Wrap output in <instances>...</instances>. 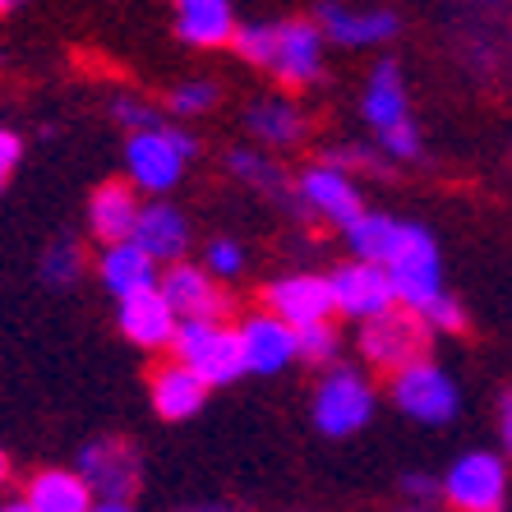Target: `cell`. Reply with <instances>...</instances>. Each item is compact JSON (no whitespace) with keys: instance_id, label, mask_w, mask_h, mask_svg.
I'll use <instances>...</instances> for the list:
<instances>
[{"instance_id":"30","label":"cell","mask_w":512,"mask_h":512,"mask_svg":"<svg viewBox=\"0 0 512 512\" xmlns=\"http://www.w3.org/2000/svg\"><path fill=\"white\" fill-rule=\"evenodd\" d=\"M379 143H383V153L397 157V162H411V157H420V134H416V125H411V116L397 120V125H383Z\"/></svg>"},{"instance_id":"38","label":"cell","mask_w":512,"mask_h":512,"mask_svg":"<svg viewBox=\"0 0 512 512\" xmlns=\"http://www.w3.org/2000/svg\"><path fill=\"white\" fill-rule=\"evenodd\" d=\"M10 480V462H5V453H0V485Z\"/></svg>"},{"instance_id":"2","label":"cell","mask_w":512,"mask_h":512,"mask_svg":"<svg viewBox=\"0 0 512 512\" xmlns=\"http://www.w3.org/2000/svg\"><path fill=\"white\" fill-rule=\"evenodd\" d=\"M176 360H185L208 388L240 379L245 374V346H240V328H227L222 319H180L176 337H171Z\"/></svg>"},{"instance_id":"16","label":"cell","mask_w":512,"mask_h":512,"mask_svg":"<svg viewBox=\"0 0 512 512\" xmlns=\"http://www.w3.org/2000/svg\"><path fill=\"white\" fill-rule=\"evenodd\" d=\"M319 28L337 47H379L397 37L393 10H351V5H319Z\"/></svg>"},{"instance_id":"6","label":"cell","mask_w":512,"mask_h":512,"mask_svg":"<svg viewBox=\"0 0 512 512\" xmlns=\"http://www.w3.org/2000/svg\"><path fill=\"white\" fill-rule=\"evenodd\" d=\"M388 277H393V296L397 305H411V310H425L429 300L443 291V263H439V245L434 236L406 222V236L397 245V254L388 263Z\"/></svg>"},{"instance_id":"20","label":"cell","mask_w":512,"mask_h":512,"mask_svg":"<svg viewBox=\"0 0 512 512\" xmlns=\"http://www.w3.org/2000/svg\"><path fill=\"white\" fill-rule=\"evenodd\" d=\"M139 208L143 203L134 199L130 185L111 180V185H102V190L93 194V203H88V227H93V236L102 240V245H111V240H130L134 227H139Z\"/></svg>"},{"instance_id":"19","label":"cell","mask_w":512,"mask_h":512,"mask_svg":"<svg viewBox=\"0 0 512 512\" xmlns=\"http://www.w3.org/2000/svg\"><path fill=\"white\" fill-rule=\"evenodd\" d=\"M97 273H102V286H107L111 296H130L139 286H157V259L134 236L111 240L102 263H97Z\"/></svg>"},{"instance_id":"9","label":"cell","mask_w":512,"mask_h":512,"mask_svg":"<svg viewBox=\"0 0 512 512\" xmlns=\"http://www.w3.org/2000/svg\"><path fill=\"white\" fill-rule=\"evenodd\" d=\"M374 416V388L356 370H333L314 393V420L328 439H346Z\"/></svg>"},{"instance_id":"21","label":"cell","mask_w":512,"mask_h":512,"mask_svg":"<svg viewBox=\"0 0 512 512\" xmlns=\"http://www.w3.org/2000/svg\"><path fill=\"white\" fill-rule=\"evenodd\" d=\"M93 508V489L84 485L79 471H37L28 480L24 512H88Z\"/></svg>"},{"instance_id":"25","label":"cell","mask_w":512,"mask_h":512,"mask_svg":"<svg viewBox=\"0 0 512 512\" xmlns=\"http://www.w3.org/2000/svg\"><path fill=\"white\" fill-rule=\"evenodd\" d=\"M231 171H236L245 185H254L259 194L282 199L286 208H305V203H300V194H296V185L286 180V171L277 167V162H268V157L250 153V148H236V153H231Z\"/></svg>"},{"instance_id":"17","label":"cell","mask_w":512,"mask_h":512,"mask_svg":"<svg viewBox=\"0 0 512 512\" xmlns=\"http://www.w3.org/2000/svg\"><path fill=\"white\" fill-rule=\"evenodd\" d=\"M176 33L203 51L231 47V37H236L231 0H176Z\"/></svg>"},{"instance_id":"13","label":"cell","mask_w":512,"mask_h":512,"mask_svg":"<svg viewBox=\"0 0 512 512\" xmlns=\"http://www.w3.org/2000/svg\"><path fill=\"white\" fill-rule=\"evenodd\" d=\"M240 346H245V374H277L286 360H296V328L282 314H254L240 323Z\"/></svg>"},{"instance_id":"18","label":"cell","mask_w":512,"mask_h":512,"mask_svg":"<svg viewBox=\"0 0 512 512\" xmlns=\"http://www.w3.org/2000/svg\"><path fill=\"white\" fill-rule=\"evenodd\" d=\"M134 240H139L157 263H176L190 250V222H185V213H176L171 203H148V208H139Z\"/></svg>"},{"instance_id":"10","label":"cell","mask_w":512,"mask_h":512,"mask_svg":"<svg viewBox=\"0 0 512 512\" xmlns=\"http://www.w3.org/2000/svg\"><path fill=\"white\" fill-rule=\"evenodd\" d=\"M328 282H333L337 314H351V319H374V314H383L388 305H397L393 277H388L383 263L356 259V263H346V268H337Z\"/></svg>"},{"instance_id":"8","label":"cell","mask_w":512,"mask_h":512,"mask_svg":"<svg viewBox=\"0 0 512 512\" xmlns=\"http://www.w3.org/2000/svg\"><path fill=\"white\" fill-rule=\"evenodd\" d=\"M443 499L462 512H494L508 499V466L499 453H462L443 476Z\"/></svg>"},{"instance_id":"33","label":"cell","mask_w":512,"mask_h":512,"mask_svg":"<svg viewBox=\"0 0 512 512\" xmlns=\"http://www.w3.org/2000/svg\"><path fill=\"white\" fill-rule=\"evenodd\" d=\"M240 268H245V250L236 240H213L208 245V273L213 277H236Z\"/></svg>"},{"instance_id":"15","label":"cell","mask_w":512,"mask_h":512,"mask_svg":"<svg viewBox=\"0 0 512 512\" xmlns=\"http://www.w3.org/2000/svg\"><path fill=\"white\" fill-rule=\"evenodd\" d=\"M268 305H273V314H282L291 328L314 323V319H328V314L337 310L333 305V282H328V277H310V273H296V277L273 282L268 286Z\"/></svg>"},{"instance_id":"22","label":"cell","mask_w":512,"mask_h":512,"mask_svg":"<svg viewBox=\"0 0 512 512\" xmlns=\"http://www.w3.org/2000/svg\"><path fill=\"white\" fill-rule=\"evenodd\" d=\"M203 397H208V383H203L185 360H171V365H162V370L153 374V406L162 420L194 416L203 406Z\"/></svg>"},{"instance_id":"4","label":"cell","mask_w":512,"mask_h":512,"mask_svg":"<svg viewBox=\"0 0 512 512\" xmlns=\"http://www.w3.org/2000/svg\"><path fill=\"white\" fill-rule=\"evenodd\" d=\"M425 346H429V323L411 305H388L374 319H360V351L379 370H402V365L425 356Z\"/></svg>"},{"instance_id":"11","label":"cell","mask_w":512,"mask_h":512,"mask_svg":"<svg viewBox=\"0 0 512 512\" xmlns=\"http://www.w3.org/2000/svg\"><path fill=\"white\" fill-rule=\"evenodd\" d=\"M296 194H300V203H305V213L328 217L333 227H346V222H356V217L365 213V199H360L356 180L346 176L342 167H333V162L305 171Z\"/></svg>"},{"instance_id":"28","label":"cell","mask_w":512,"mask_h":512,"mask_svg":"<svg viewBox=\"0 0 512 512\" xmlns=\"http://www.w3.org/2000/svg\"><path fill=\"white\" fill-rule=\"evenodd\" d=\"M296 356L300 360H314V365L333 360L337 356V328L328 319L300 323V328H296Z\"/></svg>"},{"instance_id":"12","label":"cell","mask_w":512,"mask_h":512,"mask_svg":"<svg viewBox=\"0 0 512 512\" xmlns=\"http://www.w3.org/2000/svg\"><path fill=\"white\" fill-rule=\"evenodd\" d=\"M116 300H120L116 323L134 346H148V351H153V346H171L180 314L171 310V300L162 296V286H139V291L116 296Z\"/></svg>"},{"instance_id":"35","label":"cell","mask_w":512,"mask_h":512,"mask_svg":"<svg viewBox=\"0 0 512 512\" xmlns=\"http://www.w3.org/2000/svg\"><path fill=\"white\" fill-rule=\"evenodd\" d=\"M402 494L411 503H443V480L425 476V471H411V476H402Z\"/></svg>"},{"instance_id":"26","label":"cell","mask_w":512,"mask_h":512,"mask_svg":"<svg viewBox=\"0 0 512 512\" xmlns=\"http://www.w3.org/2000/svg\"><path fill=\"white\" fill-rule=\"evenodd\" d=\"M250 130L259 134L263 143L286 148V143L305 139V116H300L291 102H259V107L250 111Z\"/></svg>"},{"instance_id":"34","label":"cell","mask_w":512,"mask_h":512,"mask_svg":"<svg viewBox=\"0 0 512 512\" xmlns=\"http://www.w3.org/2000/svg\"><path fill=\"white\" fill-rule=\"evenodd\" d=\"M116 120H125L130 130H157V125H167V120L157 116V107H148V102H134V97H116Z\"/></svg>"},{"instance_id":"3","label":"cell","mask_w":512,"mask_h":512,"mask_svg":"<svg viewBox=\"0 0 512 512\" xmlns=\"http://www.w3.org/2000/svg\"><path fill=\"white\" fill-rule=\"evenodd\" d=\"M79 476L93 489V508L125 512L134 503L143 466H139V453H134L125 439H93L84 453H79Z\"/></svg>"},{"instance_id":"31","label":"cell","mask_w":512,"mask_h":512,"mask_svg":"<svg viewBox=\"0 0 512 512\" xmlns=\"http://www.w3.org/2000/svg\"><path fill=\"white\" fill-rule=\"evenodd\" d=\"M420 314H425V323L434 328V333H462V328H466L462 305H457L453 296H443V291H439L434 300H429V305H425Z\"/></svg>"},{"instance_id":"39","label":"cell","mask_w":512,"mask_h":512,"mask_svg":"<svg viewBox=\"0 0 512 512\" xmlns=\"http://www.w3.org/2000/svg\"><path fill=\"white\" fill-rule=\"evenodd\" d=\"M10 5H14V0H0V14H5V10H10Z\"/></svg>"},{"instance_id":"7","label":"cell","mask_w":512,"mask_h":512,"mask_svg":"<svg viewBox=\"0 0 512 512\" xmlns=\"http://www.w3.org/2000/svg\"><path fill=\"white\" fill-rule=\"evenodd\" d=\"M393 402L420 425H448L457 416V383L420 356L393 370Z\"/></svg>"},{"instance_id":"29","label":"cell","mask_w":512,"mask_h":512,"mask_svg":"<svg viewBox=\"0 0 512 512\" xmlns=\"http://www.w3.org/2000/svg\"><path fill=\"white\" fill-rule=\"evenodd\" d=\"M208 107H217V84H208V79H190V84H180L171 93V111L176 116H203Z\"/></svg>"},{"instance_id":"27","label":"cell","mask_w":512,"mask_h":512,"mask_svg":"<svg viewBox=\"0 0 512 512\" xmlns=\"http://www.w3.org/2000/svg\"><path fill=\"white\" fill-rule=\"evenodd\" d=\"M84 273V254L74 240H56L47 254H42V282L47 286H74Z\"/></svg>"},{"instance_id":"1","label":"cell","mask_w":512,"mask_h":512,"mask_svg":"<svg viewBox=\"0 0 512 512\" xmlns=\"http://www.w3.org/2000/svg\"><path fill=\"white\" fill-rule=\"evenodd\" d=\"M240 60L273 70L282 84H314L323 74V28L319 24H245L231 37Z\"/></svg>"},{"instance_id":"23","label":"cell","mask_w":512,"mask_h":512,"mask_svg":"<svg viewBox=\"0 0 512 512\" xmlns=\"http://www.w3.org/2000/svg\"><path fill=\"white\" fill-rule=\"evenodd\" d=\"M342 231H346V240H351L356 259L388 263L406 236V222H397V217H388V213H360L356 222H346Z\"/></svg>"},{"instance_id":"14","label":"cell","mask_w":512,"mask_h":512,"mask_svg":"<svg viewBox=\"0 0 512 512\" xmlns=\"http://www.w3.org/2000/svg\"><path fill=\"white\" fill-rule=\"evenodd\" d=\"M157 286H162V296L171 300V310L180 319H227V310H231V300L217 291L213 273L190 268V263H180L167 277H157Z\"/></svg>"},{"instance_id":"5","label":"cell","mask_w":512,"mask_h":512,"mask_svg":"<svg viewBox=\"0 0 512 512\" xmlns=\"http://www.w3.org/2000/svg\"><path fill=\"white\" fill-rule=\"evenodd\" d=\"M190 157H194V139H190V134H180V130H171V125H157V130H134L130 148H125V162H130L134 185H139V190H148V194L171 190Z\"/></svg>"},{"instance_id":"37","label":"cell","mask_w":512,"mask_h":512,"mask_svg":"<svg viewBox=\"0 0 512 512\" xmlns=\"http://www.w3.org/2000/svg\"><path fill=\"white\" fill-rule=\"evenodd\" d=\"M499 434H503V448L512 453V388L503 393V402H499Z\"/></svg>"},{"instance_id":"32","label":"cell","mask_w":512,"mask_h":512,"mask_svg":"<svg viewBox=\"0 0 512 512\" xmlns=\"http://www.w3.org/2000/svg\"><path fill=\"white\" fill-rule=\"evenodd\" d=\"M323 157L342 171H370V176H383V171H388V162H383L379 153H370V148H328Z\"/></svg>"},{"instance_id":"24","label":"cell","mask_w":512,"mask_h":512,"mask_svg":"<svg viewBox=\"0 0 512 512\" xmlns=\"http://www.w3.org/2000/svg\"><path fill=\"white\" fill-rule=\"evenodd\" d=\"M365 120H370L374 130L406 120V84H402L397 60H383L379 70L370 74V88H365Z\"/></svg>"},{"instance_id":"36","label":"cell","mask_w":512,"mask_h":512,"mask_svg":"<svg viewBox=\"0 0 512 512\" xmlns=\"http://www.w3.org/2000/svg\"><path fill=\"white\" fill-rule=\"evenodd\" d=\"M19 157H24V143H19V134L0 130V185L10 180L14 167H19Z\"/></svg>"}]
</instances>
